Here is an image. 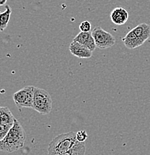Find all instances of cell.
Instances as JSON below:
<instances>
[{"mask_svg":"<svg viewBox=\"0 0 150 155\" xmlns=\"http://www.w3.org/2000/svg\"><path fill=\"white\" fill-rule=\"evenodd\" d=\"M85 151H86V147H85V143H78L70 151L63 153L60 155H85Z\"/></svg>","mask_w":150,"mask_h":155,"instance_id":"13","label":"cell"},{"mask_svg":"<svg viewBox=\"0 0 150 155\" xmlns=\"http://www.w3.org/2000/svg\"><path fill=\"white\" fill-rule=\"evenodd\" d=\"M128 13L122 7L115 8L111 13V19L113 23L117 25H124L128 19Z\"/></svg>","mask_w":150,"mask_h":155,"instance_id":"8","label":"cell"},{"mask_svg":"<svg viewBox=\"0 0 150 155\" xmlns=\"http://www.w3.org/2000/svg\"><path fill=\"white\" fill-rule=\"evenodd\" d=\"M12 126L11 125H0V141L5 137Z\"/></svg>","mask_w":150,"mask_h":155,"instance_id":"14","label":"cell"},{"mask_svg":"<svg viewBox=\"0 0 150 155\" xmlns=\"http://www.w3.org/2000/svg\"><path fill=\"white\" fill-rule=\"evenodd\" d=\"M88 135L87 134V131L85 130H79L76 133V140L79 143H85L87 139H88Z\"/></svg>","mask_w":150,"mask_h":155,"instance_id":"16","label":"cell"},{"mask_svg":"<svg viewBox=\"0 0 150 155\" xmlns=\"http://www.w3.org/2000/svg\"><path fill=\"white\" fill-rule=\"evenodd\" d=\"M16 118L7 107H0V125H13Z\"/></svg>","mask_w":150,"mask_h":155,"instance_id":"11","label":"cell"},{"mask_svg":"<svg viewBox=\"0 0 150 155\" xmlns=\"http://www.w3.org/2000/svg\"><path fill=\"white\" fill-rule=\"evenodd\" d=\"M69 50L72 55L78 58H90L93 55V52L88 49L85 46H82V44L78 43V42L72 40L70 43Z\"/></svg>","mask_w":150,"mask_h":155,"instance_id":"7","label":"cell"},{"mask_svg":"<svg viewBox=\"0 0 150 155\" xmlns=\"http://www.w3.org/2000/svg\"><path fill=\"white\" fill-rule=\"evenodd\" d=\"M122 41L123 42L125 47L130 48V49L136 48L143 44L139 39L138 38V37L133 33V31L132 30L128 34H126V35L123 38H122Z\"/></svg>","mask_w":150,"mask_h":155,"instance_id":"10","label":"cell"},{"mask_svg":"<svg viewBox=\"0 0 150 155\" xmlns=\"http://www.w3.org/2000/svg\"><path fill=\"white\" fill-rule=\"evenodd\" d=\"M74 41L78 42L82 46H85L93 52L96 49V46L95 43L94 39L92 36V31L90 32H79L73 39Z\"/></svg>","mask_w":150,"mask_h":155,"instance_id":"6","label":"cell"},{"mask_svg":"<svg viewBox=\"0 0 150 155\" xmlns=\"http://www.w3.org/2000/svg\"><path fill=\"white\" fill-rule=\"evenodd\" d=\"M91 23L89 21H83L79 25L81 32H90L91 31Z\"/></svg>","mask_w":150,"mask_h":155,"instance_id":"15","label":"cell"},{"mask_svg":"<svg viewBox=\"0 0 150 155\" xmlns=\"http://www.w3.org/2000/svg\"><path fill=\"white\" fill-rule=\"evenodd\" d=\"M79 142L76 140V133L73 131L61 134L55 137L48 147V155H60L70 151Z\"/></svg>","mask_w":150,"mask_h":155,"instance_id":"2","label":"cell"},{"mask_svg":"<svg viewBox=\"0 0 150 155\" xmlns=\"http://www.w3.org/2000/svg\"><path fill=\"white\" fill-rule=\"evenodd\" d=\"M132 31L143 43L150 38V25L146 23L139 24Z\"/></svg>","mask_w":150,"mask_h":155,"instance_id":"9","label":"cell"},{"mask_svg":"<svg viewBox=\"0 0 150 155\" xmlns=\"http://www.w3.org/2000/svg\"><path fill=\"white\" fill-rule=\"evenodd\" d=\"M7 2V0H0V6L5 5Z\"/></svg>","mask_w":150,"mask_h":155,"instance_id":"17","label":"cell"},{"mask_svg":"<svg viewBox=\"0 0 150 155\" xmlns=\"http://www.w3.org/2000/svg\"><path fill=\"white\" fill-rule=\"evenodd\" d=\"M32 109L42 115L50 114L52 109V100L50 94L46 90L35 87Z\"/></svg>","mask_w":150,"mask_h":155,"instance_id":"3","label":"cell"},{"mask_svg":"<svg viewBox=\"0 0 150 155\" xmlns=\"http://www.w3.org/2000/svg\"><path fill=\"white\" fill-rule=\"evenodd\" d=\"M35 87L26 86L13 95L14 103L18 107L32 108Z\"/></svg>","mask_w":150,"mask_h":155,"instance_id":"5","label":"cell"},{"mask_svg":"<svg viewBox=\"0 0 150 155\" xmlns=\"http://www.w3.org/2000/svg\"><path fill=\"white\" fill-rule=\"evenodd\" d=\"M26 135L23 127L18 120L15 119L8 133L0 141V151L11 153L23 147Z\"/></svg>","mask_w":150,"mask_h":155,"instance_id":"1","label":"cell"},{"mask_svg":"<svg viewBox=\"0 0 150 155\" xmlns=\"http://www.w3.org/2000/svg\"><path fill=\"white\" fill-rule=\"evenodd\" d=\"M92 36L94 39L96 47L100 49L111 48L116 43V40L114 36L100 26H96L93 29Z\"/></svg>","mask_w":150,"mask_h":155,"instance_id":"4","label":"cell"},{"mask_svg":"<svg viewBox=\"0 0 150 155\" xmlns=\"http://www.w3.org/2000/svg\"><path fill=\"white\" fill-rule=\"evenodd\" d=\"M12 11L8 5H5V11L2 12L0 11V31H3L7 28L8 22L10 21L11 14Z\"/></svg>","mask_w":150,"mask_h":155,"instance_id":"12","label":"cell"}]
</instances>
